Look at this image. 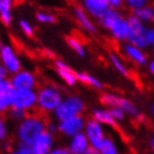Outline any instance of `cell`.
<instances>
[{
    "label": "cell",
    "mask_w": 154,
    "mask_h": 154,
    "mask_svg": "<svg viewBox=\"0 0 154 154\" xmlns=\"http://www.w3.org/2000/svg\"><path fill=\"white\" fill-rule=\"evenodd\" d=\"M150 0H124V2L126 5L127 7L132 9V10H135L137 8H141L143 6L149 4Z\"/></svg>",
    "instance_id": "30"
},
{
    "label": "cell",
    "mask_w": 154,
    "mask_h": 154,
    "mask_svg": "<svg viewBox=\"0 0 154 154\" xmlns=\"http://www.w3.org/2000/svg\"><path fill=\"white\" fill-rule=\"evenodd\" d=\"M107 29L111 31L112 36L115 39H117L119 42H124V40H127V38H128L130 23H128L127 18H123L121 15L109 25V27Z\"/></svg>",
    "instance_id": "12"
},
{
    "label": "cell",
    "mask_w": 154,
    "mask_h": 154,
    "mask_svg": "<svg viewBox=\"0 0 154 154\" xmlns=\"http://www.w3.org/2000/svg\"><path fill=\"white\" fill-rule=\"evenodd\" d=\"M149 70H150L151 74L154 76V59L152 62H150V64H149Z\"/></svg>",
    "instance_id": "39"
},
{
    "label": "cell",
    "mask_w": 154,
    "mask_h": 154,
    "mask_svg": "<svg viewBox=\"0 0 154 154\" xmlns=\"http://www.w3.org/2000/svg\"><path fill=\"white\" fill-rule=\"evenodd\" d=\"M119 16H121V12L119 11V9H114V8L109 7L108 9H106V11L98 18V19H100V23L102 25V27H104L107 29V28L109 27V25H111Z\"/></svg>",
    "instance_id": "20"
},
{
    "label": "cell",
    "mask_w": 154,
    "mask_h": 154,
    "mask_svg": "<svg viewBox=\"0 0 154 154\" xmlns=\"http://www.w3.org/2000/svg\"><path fill=\"white\" fill-rule=\"evenodd\" d=\"M77 76V81L81 82L82 84L87 85V86H92L96 89H102L103 88V84L100 83L97 78L91 76L86 73H76Z\"/></svg>",
    "instance_id": "22"
},
{
    "label": "cell",
    "mask_w": 154,
    "mask_h": 154,
    "mask_svg": "<svg viewBox=\"0 0 154 154\" xmlns=\"http://www.w3.org/2000/svg\"><path fill=\"white\" fill-rule=\"evenodd\" d=\"M54 147V135L49 131L42 132L39 134L34 142L31 143L32 154H48Z\"/></svg>",
    "instance_id": "9"
},
{
    "label": "cell",
    "mask_w": 154,
    "mask_h": 154,
    "mask_svg": "<svg viewBox=\"0 0 154 154\" xmlns=\"http://www.w3.org/2000/svg\"><path fill=\"white\" fill-rule=\"evenodd\" d=\"M62 100V93L55 87H42L37 93V106L42 112H54Z\"/></svg>",
    "instance_id": "3"
},
{
    "label": "cell",
    "mask_w": 154,
    "mask_h": 154,
    "mask_svg": "<svg viewBox=\"0 0 154 154\" xmlns=\"http://www.w3.org/2000/svg\"><path fill=\"white\" fill-rule=\"evenodd\" d=\"M19 26H20V28H21V30H23L27 36H29V37H32V36H34V29H32L31 25L28 23L27 20H25V19L19 20Z\"/></svg>",
    "instance_id": "32"
},
{
    "label": "cell",
    "mask_w": 154,
    "mask_h": 154,
    "mask_svg": "<svg viewBox=\"0 0 154 154\" xmlns=\"http://www.w3.org/2000/svg\"><path fill=\"white\" fill-rule=\"evenodd\" d=\"M55 65H56V70H57L58 75L60 76V78L65 82L66 84L68 86H75L76 85V83L78 82L76 73L70 69V67H68L62 60H56Z\"/></svg>",
    "instance_id": "16"
},
{
    "label": "cell",
    "mask_w": 154,
    "mask_h": 154,
    "mask_svg": "<svg viewBox=\"0 0 154 154\" xmlns=\"http://www.w3.org/2000/svg\"><path fill=\"white\" fill-rule=\"evenodd\" d=\"M50 153L51 154H69V151H68V147L57 146V147H53V150H51Z\"/></svg>",
    "instance_id": "36"
},
{
    "label": "cell",
    "mask_w": 154,
    "mask_h": 154,
    "mask_svg": "<svg viewBox=\"0 0 154 154\" xmlns=\"http://www.w3.org/2000/svg\"><path fill=\"white\" fill-rule=\"evenodd\" d=\"M14 153L17 154H32V149H31V144L25 142H20L17 144V146L14 150Z\"/></svg>",
    "instance_id": "29"
},
{
    "label": "cell",
    "mask_w": 154,
    "mask_h": 154,
    "mask_svg": "<svg viewBox=\"0 0 154 154\" xmlns=\"http://www.w3.org/2000/svg\"><path fill=\"white\" fill-rule=\"evenodd\" d=\"M12 87L11 85V82L9 81V79H4V81L0 82V92H4V91H8V89H10Z\"/></svg>",
    "instance_id": "35"
},
{
    "label": "cell",
    "mask_w": 154,
    "mask_h": 154,
    "mask_svg": "<svg viewBox=\"0 0 154 154\" xmlns=\"http://www.w3.org/2000/svg\"><path fill=\"white\" fill-rule=\"evenodd\" d=\"M92 119H96L97 122H100L102 125H107V126L112 127H115L116 123H117V121L113 117L108 109H100V108L93 109Z\"/></svg>",
    "instance_id": "17"
},
{
    "label": "cell",
    "mask_w": 154,
    "mask_h": 154,
    "mask_svg": "<svg viewBox=\"0 0 154 154\" xmlns=\"http://www.w3.org/2000/svg\"><path fill=\"white\" fill-rule=\"evenodd\" d=\"M119 152L117 151V147H116L115 143L113 140H111L109 137H105L102 142V145H100V150H98V153L102 154H116Z\"/></svg>",
    "instance_id": "25"
},
{
    "label": "cell",
    "mask_w": 154,
    "mask_h": 154,
    "mask_svg": "<svg viewBox=\"0 0 154 154\" xmlns=\"http://www.w3.org/2000/svg\"><path fill=\"white\" fill-rule=\"evenodd\" d=\"M10 82L12 87L16 89H35L37 84L35 75L27 70H19L15 73Z\"/></svg>",
    "instance_id": "11"
},
{
    "label": "cell",
    "mask_w": 154,
    "mask_h": 154,
    "mask_svg": "<svg viewBox=\"0 0 154 154\" xmlns=\"http://www.w3.org/2000/svg\"><path fill=\"white\" fill-rule=\"evenodd\" d=\"M66 42H67V45H68L78 56L84 57L85 55H86L85 48L79 39L75 38V37H67V38H66Z\"/></svg>",
    "instance_id": "24"
},
{
    "label": "cell",
    "mask_w": 154,
    "mask_h": 154,
    "mask_svg": "<svg viewBox=\"0 0 154 154\" xmlns=\"http://www.w3.org/2000/svg\"><path fill=\"white\" fill-rule=\"evenodd\" d=\"M151 112H152V114H153V116H154V105L151 107Z\"/></svg>",
    "instance_id": "41"
},
{
    "label": "cell",
    "mask_w": 154,
    "mask_h": 154,
    "mask_svg": "<svg viewBox=\"0 0 154 154\" xmlns=\"http://www.w3.org/2000/svg\"><path fill=\"white\" fill-rule=\"evenodd\" d=\"M37 106V93L34 89H12L11 107L31 111Z\"/></svg>",
    "instance_id": "6"
},
{
    "label": "cell",
    "mask_w": 154,
    "mask_h": 154,
    "mask_svg": "<svg viewBox=\"0 0 154 154\" xmlns=\"http://www.w3.org/2000/svg\"><path fill=\"white\" fill-rule=\"evenodd\" d=\"M83 4L86 12L96 18H100L109 8L108 0H83Z\"/></svg>",
    "instance_id": "14"
},
{
    "label": "cell",
    "mask_w": 154,
    "mask_h": 154,
    "mask_svg": "<svg viewBox=\"0 0 154 154\" xmlns=\"http://www.w3.org/2000/svg\"><path fill=\"white\" fill-rule=\"evenodd\" d=\"M2 47H4V45H2V42H1V40H0V51H1V49H2Z\"/></svg>",
    "instance_id": "42"
},
{
    "label": "cell",
    "mask_w": 154,
    "mask_h": 154,
    "mask_svg": "<svg viewBox=\"0 0 154 154\" xmlns=\"http://www.w3.org/2000/svg\"><path fill=\"white\" fill-rule=\"evenodd\" d=\"M125 4L124 0H108V5L111 8H114V9H119L122 8V6Z\"/></svg>",
    "instance_id": "37"
},
{
    "label": "cell",
    "mask_w": 154,
    "mask_h": 154,
    "mask_svg": "<svg viewBox=\"0 0 154 154\" xmlns=\"http://www.w3.org/2000/svg\"><path fill=\"white\" fill-rule=\"evenodd\" d=\"M10 119H14V121H17V122H20L23 121L26 116L28 115L27 111L25 109H21V108H16V107H10L9 108V112H8Z\"/></svg>",
    "instance_id": "27"
},
{
    "label": "cell",
    "mask_w": 154,
    "mask_h": 154,
    "mask_svg": "<svg viewBox=\"0 0 154 154\" xmlns=\"http://www.w3.org/2000/svg\"><path fill=\"white\" fill-rule=\"evenodd\" d=\"M100 103L107 107H119L122 108L126 115H130L134 119H141L142 114L140 113L139 108L136 107L131 100H126L124 97H121L116 94L112 93H105L100 98Z\"/></svg>",
    "instance_id": "4"
},
{
    "label": "cell",
    "mask_w": 154,
    "mask_h": 154,
    "mask_svg": "<svg viewBox=\"0 0 154 154\" xmlns=\"http://www.w3.org/2000/svg\"><path fill=\"white\" fill-rule=\"evenodd\" d=\"M124 53L126 54V56L131 60H133V62L139 64V65H145L146 64V55L144 53L143 48H141V47L135 46L131 42H128L124 46Z\"/></svg>",
    "instance_id": "15"
},
{
    "label": "cell",
    "mask_w": 154,
    "mask_h": 154,
    "mask_svg": "<svg viewBox=\"0 0 154 154\" xmlns=\"http://www.w3.org/2000/svg\"><path fill=\"white\" fill-rule=\"evenodd\" d=\"M150 146H151V149H152V151L154 152V135L151 137V140H150Z\"/></svg>",
    "instance_id": "40"
},
{
    "label": "cell",
    "mask_w": 154,
    "mask_h": 154,
    "mask_svg": "<svg viewBox=\"0 0 154 154\" xmlns=\"http://www.w3.org/2000/svg\"><path fill=\"white\" fill-rule=\"evenodd\" d=\"M84 130L85 134H86L89 143H91V146H93L95 150L98 151L100 145H102L103 140L105 139L102 124L100 122H97L96 119H91L85 123Z\"/></svg>",
    "instance_id": "8"
},
{
    "label": "cell",
    "mask_w": 154,
    "mask_h": 154,
    "mask_svg": "<svg viewBox=\"0 0 154 154\" xmlns=\"http://www.w3.org/2000/svg\"><path fill=\"white\" fill-rule=\"evenodd\" d=\"M7 73H8V70L6 69V67H5L2 64H0V82L7 78Z\"/></svg>",
    "instance_id": "38"
},
{
    "label": "cell",
    "mask_w": 154,
    "mask_h": 154,
    "mask_svg": "<svg viewBox=\"0 0 154 154\" xmlns=\"http://www.w3.org/2000/svg\"><path fill=\"white\" fill-rule=\"evenodd\" d=\"M108 111H109V113L112 114V116L117 121V122L123 121V119H125V116H126V113L119 107H109Z\"/></svg>",
    "instance_id": "31"
},
{
    "label": "cell",
    "mask_w": 154,
    "mask_h": 154,
    "mask_svg": "<svg viewBox=\"0 0 154 154\" xmlns=\"http://www.w3.org/2000/svg\"><path fill=\"white\" fill-rule=\"evenodd\" d=\"M128 23H130V34H128V38L127 42L139 46L141 48H146L149 47V42H147V28L144 26V23L132 14L128 18Z\"/></svg>",
    "instance_id": "5"
},
{
    "label": "cell",
    "mask_w": 154,
    "mask_h": 154,
    "mask_svg": "<svg viewBox=\"0 0 154 154\" xmlns=\"http://www.w3.org/2000/svg\"><path fill=\"white\" fill-rule=\"evenodd\" d=\"M91 146L88 139L85 133L79 132L76 135L72 136V140L68 145V151L72 154H86V151Z\"/></svg>",
    "instance_id": "13"
},
{
    "label": "cell",
    "mask_w": 154,
    "mask_h": 154,
    "mask_svg": "<svg viewBox=\"0 0 154 154\" xmlns=\"http://www.w3.org/2000/svg\"><path fill=\"white\" fill-rule=\"evenodd\" d=\"M109 60H111V63H112L113 66L115 67L116 70H117L119 73H121L122 75H124V76H126V77L130 75L128 68L124 65V63L121 60V58L116 54H109Z\"/></svg>",
    "instance_id": "26"
},
{
    "label": "cell",
    "mask_w": 154,
    "mask_h": 154,
    "mask_svg": "<svg viewBox=\"0 0 154 154\" xmlns=\"http://www.w3.org/2000/svg\"><path fill=\"white\" fill-rule=\"evenodd\" d=\"M84 102L77 96H68L63 98L57 107L55 108L54 115L57 121L68 119L72 116L79 115L84 112Z\"/></svg>",
    "instance_id": "2"
},
{
    "label": "cell",
    "mask_w": 154,
    "mask_h": 154,
    "mask_svg": "<svg viewBox=\"0 0 154 154\" xmlns=\"http://www.w3.org/2000/svg\"><path fill=\"white\" fill-rule=\"evenodd\" d=\"M147 42L149 47L154 50V28H147Z\"/></svg>",
    "instance_id": "34"
},
{
    "label": "cell",
    "mask_w": 154,
    "mask_h": 154,
    "mask_svg": "<svg viewBox=\"0 0 154 154\" xmlns=\"http://www.w3.org/2000/svg\"><path fill=\"white\" fill-rule=\"evenodd\" d=\"M1 7H2V1L0 0V11H1Z\"/></svg>",
    "instance_id": "43"
},
{
    "label": "cell",
    "mask_w": 154,
    "mask_h": 154,
    "mask_svg": "<svg viewBox=\"0 0 154 154\" xmlns=\"http://www.w3.org/2000/svg\"><path fill=\"white\" fill-rule=\"evenodd\" d=\"M37 20L40 21L42 23H56V17L53 14H49V12H45V11H39L37 12Z\"/></svg>",
    "instance_id": "28"
},
{
    "label": "cell",
    "mask_w": 154,
    "mask_h": 154,
    "mask_svg": "<svg viewBox=\"0 0 154 154\" xmlns=\"http://www.w3.org/2000/svg\"><path fill=\"white\" fill-rule=\"evenodd\" d=\"M133 15L136 16L142 23H149L154 21V7L147 4L141 8L133 10Z\"/></svg>",
    "instance_id": "19"
},
{
    "label": "cell",
    "mask_w": 154,
    "mask_h": 154,
    "mask_svg": "<svg viewBox=\"0 0 154 154\" xmlns=\"http://www.w3.org/2000/svg\"><path fill=\"white\" fill-rule=\"evenodd\" d=\"M74 14H75V17L78 20V23H81V26L84 28L85 30L88 31V32H92V34L96 32V27H95L94 23H93L92 20H91V18L88 17L86 10L82 9V8H75Z\"/></svg>",
    "instance_id": "18"
},
{
    "label": "cell",
    "mask_w": 154,
    "mask_h": 154,
    "mask_svg": "<svg viewBox=\"0 0 154 154\" xmlns=\"http://www.w3.org/2000/svg\"><path fill=\"white\" fill-rule=\"evenodd\" d=\"M1 1H2V7H1V11H0V21L4 23L5 26H10L12 20V0H1Z\"/></svg>",
    "instance_id": "21"
},
{
    "label": "cell",
    "mask_w": 154,
    "mask_h": 154,
    "mask_svg": "<svg viewBox=\"0 0 154 154\" xmlns=\"http://www.w3.org/2000/svg\"><path fill=\"white\" fill-rule=\"evenodd\" d=\"M0 59H1V64L6 67L8 73L15 74L19 72L21 68L20 60L15 54L14 49L8 45H4L2 47V49L0 51Z\"/></svg>",
    "instance_id": "10"
},
{
    "label": "cell",
    "mask_w": 154,
    "mask_h": 154,
    "mask_svg": "<svg viewBox=\"0 0 154 154\" xmlns=\"http://www.w3.org/2000/svg\"><path fill=\"white\" fill-rule=\"evenodd\" d=\"M8 135V128H7V124H6V121L5 119H2L0 116V143H2L4 141H6Z\"/></svg>",
    "instance_id": "33"
},
{
    "label": "cell",
    "mask_w": 154,
    "mask_h": 154,
    "mask_svg": "<svg viewBox=\"0 0 154 154\" xmlns=\"http://www.w3.org/2000/svg\"><path fill=\"white\" fill-rule=\"evenodd\" d=\"M47 123L40 114H28L20 121L17 128V136L20 142L31 144L39 134L46 130Z\"/></svg>",
    "instance_id": "1"
},
{
    "label": "cell",
    "mask_w": 154,
    "mask_h": 154,
    "mask_svg": "<svg viewBox=\"0 0 154 154\" xmlns=\"http://www.w3.org/2000/svg\"><path fill=\"white\" fill-rule=\"evenodd\" d=\"M14 87L8 91L0 92V114L7 112L11 107V93Z\"/></svg>",
    "instance_id": "23"
},
{
    "label": "cell",
    "mask_w": 154,
    "mask_h": 154,
    "mask_svg": "<svg viewBox=\"0 0 154 154\" xmlns=\"http://www.w3.org/2000/svg\"><path fill=\"white\" fill-rule=\"evenodd\" d=\"M58 132L64 134L65 136L72 137L74 135H76L79 132H83L85 127V121L84 119L79 115H75L68 119L58 121L57 123Z\"/></svg>",
    "instance_id": "7"
}]
</instances>
